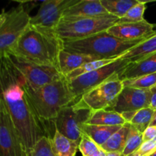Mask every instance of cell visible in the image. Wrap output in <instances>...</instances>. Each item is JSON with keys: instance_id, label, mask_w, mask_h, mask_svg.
I'll return each instance as SVG.
<instances>
[{"instance_id": "cell-15", "label": "cell", "mask_w": 156, "mask_h": 156, "mask_svg": "<svg viewBox=\"0 0 156 156\" xmlns=\"http://www.w3.org/2000/svg\"><path fill=\"white\" fill-rule=\"evenodd\" d=\"M156 73V53L140 60L132 62L120 73V80L132 79Z\"/></svg>"}, {"instance_id": "cell-12", "label": "cell", "mask_w": 156, "mask_h": 156, "mask_svg": "<svg viewBox=\"0 0 156 156\" xmlns=\"http://www.w3.org/2000/svg\"><path fill=\"white\" fill-rule=\"evenodd\" d=\"M150 89H138L123 86L114 106L108 110L120 114H133L143 108L150 107Z\"/></svg>"}, {"instance_id": "cell-38", "label": "cell", "mask_w": 156, "mask_h": 156, "mask_svg": "<svg viewBox=\"0 0 156 156\" xmlns=\"http://www.w3.org/2000/svg\"><path fill=\"white\" fill-rule=\"evenodd\" d=\"M151 156H156V152H155V153H154V154H152V155H151Z\"/></svg>"}, {"instance_id": "cell-4", "label": "cell", "mask_w": 156, "mask_h": 156, "mask_svg": "<svg viewBox=\"0 0 156 156\" xmlns=\"http://www.w3.org/2000/svg\"><path fill=\"white\" fill-rule=\"evenodd\" d=\"M147 37L125 41L110 34L105 30L82 39L62 41V47L65 51L69 53L88 55L101 59H118Z\"/></svg>"}, {"instance_id": "cell-28", "label": "cell", "mask_w": 156, "mask_h": 156, "mask_svg": "<svg viewBox=\"0 0 156 156\" xmlns=\"http://www.w3.org/2000/svg\"><path fill=\"white\" fill-rule=\"evenodd\" d=\"M123 86L138 89H151L156 85V73L123 81Z\"/></svg>"}, {"instance_id": "cell-3", "label": "cell", "mask_w": 156, "mask_h": 156, "mask_svg": "<svg viewBox=\"0 0 156 156\" xmlns=\"http://www.w3.org/2000/svg\"><path fill=\"white\" fill-rule=\"evenodd\" d=\"M26 93L37 117L47 126L53 136V120L59 111L76 99L66 77L37 88H30L26 82Z\"/></svg>"}, {"instance_id": "cell-17", "label": "cell", "mask_w": 156, "mask_h": 156, "mask_svg": "<svg viewBox=\"0 0 156 156\" xmlns=\"http://www.w3.org/2000/svg\"><path fill=\"white\" fill-rule=\"evenodd\" d=\"M156 53V30L152 34L148 37L146 40L136 46L135 47L126 52L120 58L126 59L130 62L140 60Z\"/></svg>"}, {"instance_id": "cell-23", "label": "cell", "mask_w": 156, "mask_h": 156, "mask_svg": "<svg viewBox=\"0 0 156 156\" xmlns=\"http://www.w3.org/2000/svg\"><path fill=\"white\" fill-rule=\"evenodd\" d=\"M63 0H45L43 1L34 16L30 17V24L38 26L46 18L52 15L56 9L62 3Z\"/></svg>"}, {"instance_id": "cell-26", "label": "cell", "mask_w": 156, "mask_h": 156, "mask_svg": "<svg viewBox=\"0 0 156 156\" xmlns=\"http://www.w3.org/2000/svg\"><path fill=\"white\" fill-rule=\"evenodd\" d=\"M117 59H99V60H94L85 63L82 65V66L79 67L75 71L72 72L71 73L68 75L66 77L67 80H70V79H75V78L80 76L82 75L86 74V73H91V72L97 70L98 69L102 68V67L108 65V64L111 63V62H114Z\"/></svg>"}, {"instance_id": "cell-22", "label": "cell", "mask_w": 156, "mask_h": 156, "mask_svg": "<svg viewBox=\"0 0 156 156\" xmlns=\"http://www.w3.org/2000/svg\"><path fill=\"white\" fill-rule=\"evenodd\" d=\"M108 14L121 18L128 11L139 2V0H101Z\"/></svg>"}, {"instance_id": "cell-16", "label": "cell", "mask_w": 156, "mask_h": 156, "mask_svg": "<svg viewBox=\"0 0 156 156\" xmlns=\"http://www.w3.org/2000/svg\"><path fill=\"white\" fill-rule=\"evenodd\" d=\"M99 58L80 53H69L61 50L58 59V69L63 76L66 77L69 73L75 71L85 63L91 61L99 60Z\"/></svg>"}, {"instance_id": "cell-8", "label": "cell", "mask_w": 156, "mask_h": 156, "mask_svg": "<svg viewBox=\"0 0 156 156\" xmlns=\"http://www.w3.org/2000/svg\"><path fill=\"white\" fill-rule=\"evenodd\" d=\"M130 62L129 59L118 58L102 68L67 80L70 90L75 98H80L82 94L102 84L114 75H120Z\"/></svg>"}, {"instance_id": "cell-31", "label": "cell", "mask_w": 156, "mask_h": 156, "mask_svg": "<svg viewBox=\"0 0 156 156\" xmlns=\"http://www.w3.org/2000/svg\"><path fill=\"white\" fill-rule=\"evenodd\" d=\"M156 152V140L153 141L143 142V144L140 147L133 156H151Z\"/></svg>"}, {"instance_id": "cell-9", "label": "cell", "mask_w": 156, "mask_h": 156, "mask_svg": "<svg viewBox=\"0 0 156 156\" xmlns=\"http://www.w3.org/2000/svg\"><path fill=\"white\" fill-rule=\"evenodd\" d=\"M0 156H27L0 91Z\"/></svg>"}, {"instance_id": "cell-36", "label": "cell", "mask_w": 156, "mask_h": 156, "mask_svg": "<svg viewBox=\"0 0 156 156\" xmlns=\"http://www.w3.org/2000/svg\"><path fill=\"white\" fill-rule=\"evenodd\" d=\"M150 126H156V111H155V112H154L153 117H152V120L150 123Z\"/></svg>"}, {"instance_id": "cell-20", "label": "cell", "mask_w": 156, "mask_h": 156, "mask_svg": "<svg viewBox=\"0 0 156 156\" xmlns=\"http://www.w3.org/2000/svg\"><path fill=\"white\" fill-rule=\"evenodd\" d=\"M52 147L55 156H76L79 144L55 129L52 139Z\"/></svg>"}, {"instance_id": "cell-2", "label": "cell", "mask_w": 156, "mask_h": 156, "mask_svg": "<svg viewBox=\"0 0 156 156\" xmlns=\"http://www.w3.org/2000/svg\"><path fill=\"white\" fill-rule=\"evenodd\" d=\"M62 50V41L53 30L29 24L8 55L38 65L58 68L59 55Z\"/></svg>"}, {"instance_id": "cell-33", "label": "cell", "mask_w": 156, "mask_h": 156, "mask_svg": "<svg viewBox=\"0 0 156 156\" xmlns=\"http://www.w3.org/2000/svg\"><path fill=\"white\" fill-rule=\"evenodd\" d=\"M151 99H150V108L154 111H156V85L151 88Z\"/></svg>"}, {"instance_id": "cell-21", "label": "cell", "mask_w": 156, "mask_h": 156, "mask_svg": "<svg viewBox=\"0 0 156 156\" xmlns=\"http://www.w3.org/2000/svg\"><path fill=\"white\" fill-rule=\"evenodd\" d=\"M129 130H130V123H125L118 131L113 134L110 137L109 140L101 147L107 152H114L122 153L124 149Z\"/></svg>"}, {"instance_id": "cell-7", "label": "cell", "mask_w": 156, "mask_h": 156, "mask_svg": "<svg viewBox=\"0 0 156 156\" xmlns=\"http://www.w3.org/2000/svg\"><path fill=\"white\" fill-rule=\"evenodd\" d=\"M118 19L117 17L108 15L96 18L61 21L53 31L62 41L79 40L108 30Z\"/></svg>"}, {"instance_id": "cell-13", "label": "cell", "mask_w": 156, "mask_h": 156, "mask_svg": "<svg viewBox=\"0 0 156 156\" xmlns=\"http://www.w3.org/2000/svg\"><path fill=\"white\" fill-rule=\"evenodd\" d=\"M156 30V24H151L146 19L136 23L117 24L107 31L110 34L125 41H135L150 36Z\"/></svg>"}, {"instance_id": "cell-14", "label": "cell", "mask_w": 156, "mask_h": 156, "mask_svg": "<svg viewBox=\"0 0 156 156\" xmlns=\"http://www.w3.org/2000/svg\"><path fill=\"white\" fill-rule=\"evenodd\" d=\"M110 15L101 0H80L77 4L68 8L63 12L61 21L96 18Z\"/></svg>"}, {"instance_id": "cell-6", "label": "cell", "mask_w": 156, "mask_h": 156, "mask_svg": "<svg viewBox=\"0 0 156 156\" xmlns=\"http://www.w3.org/2000/svg\"><path fill=\"white\" fill-rule=\"evenodd\" d=\"M93 111L79 98L62 108L53 120L55 129L79 145L83 131L82 126L88 123Z\"/></svg>"}, {"instance_id": "cell-29", "label": "cell", "mask_w": 156, "mask_h": 156, "mask_svg": "<svg viewBox=\"0 0 156 156\" xmlns=\"http://www.w3.org/2000/svg\"><path fill=\"white\" fill-rule=\"evenodd\" d=\"M28 156H55L52 147V139L48 136L41 137L30 151Z\"/></svg>"}, {"instance_id": "cell-1", "label": "cell", "mask_w": 156, "mask_h": 156, "mask_svg": "<svg viewBox=\"0 0 156 156\" xmlns=\"http://www.w3.org/2000/svg\"><path fill=\"white\" fill-rule=\"evenodd\" d=\"M25 83V79L9 56L1 58L0 91L28 156L41 137L53 139V136L32 108L24 88Z\"/></svg>"}, {"instance_id": "cell-30", "label": "cell", "mask_w": 156, "mask_h": 156, "mask_svg": "<svg viewBox=\"0 0 156 156\" xmlns=\"http://www.w3.org/2000/svg\"><path fill=\"white\" fill-rule=\"evenodd\" d=\"M101 148L95 142L93 141L86 134L83 133L79 145V150L82 156H89Z\"/></svg>"}, {"instance_id": "cell-34", "label": "cell", "mask_w": 156, "mask_h": 156, "mask_svg": "<svg viewBox=\"0 0 156 156\" xmlns=\"http://www.w3.org/2000/svg\"><path fill=\"white\" fill-rule=\"evenodd\" d=\"M7 17H8V12L5 11L3 9L2 11V12L0 13V28L2 27V26L4 24V23L5 22L6 19H7Z\"/></svg>"}, {"instance_id": "cell-39", "label": "cell", "mask_w": 156, "mask_h": 156, "mask_svg": "<svg viewBox=\"0 0 156 156\" xmlns=\"http://www.w3.org/2000/svg\"><path fill=\"white\" fill-rule=\"evenodd\" d=\"M136 156H141V155H136Z\"/></svg>"}, {"instance_id": "cell-18", "label": "cell", "mask_w": 156, "mask_h": 156, "mask_svg": "<svg viewBox=\"0 0 156 156\" xmlns=\"http://www.w3.org/2000/svg\"><path fill=\"white\" fill-rule=\"evenodd\" d=\"M88 124L101 126H123L126 123L122 114L111 110L93 111Z\"/></svg>"}, {"instance_id": "cell-10", "label": "cell", "mask_w": 156, "mask_h": 156, "mask_svg": "<svg viewBox=\"0 0 156 156\" xmlns=\"http://www.w3.org/2000/svg\"><path fill=\"white\" fill-rule=\"evenodd\" d=\"M120 75H114L101 85L82 94L79 98L92 111L108 110L115 104L123 88Z\"/></svg>"}, {"instance_id": "cell-32", "label": "cell", "mask_w": 156, "mask_h": 156, "mask_svg": "<svg viewBox=\"0 0 156 156\" xmlns=\"http://www.w3.org/2000/svg\"><path fill=\"white\" fill-rule=\"evenodd\" d=\"M143 142L156 140V126H149L143 133Z\"/></svg>"}, {"instance_id": "cell-11", "label": "cell", "mask_w": 156, "mask_h": 156, "mask_svg": "<svg viewBox=\"0 0 156 156\" xmlns=\"http://www.w3.org/2000/svg\"><path fill=\"white\" fill-rule=\"evenodd\" d=\"M7 56H9L14 66L24 76L27 84L30 88H41L65 77L56 67L38 65L22 60L11 55H8Z\"/></svg>"}, {"instance_id": "cell-35", "label": "cell", "mask_w": 156, "mask_h": 156, "mask_svg": "<svg viewBox=\"0 0 156 156\" xmlns=\"http://www.w3.org/2000/svg\"><path fill=\"white\" fill-rule=\"evenodd\" d=\"M89 156H107V152H105V151L101 147L98 150L96 151L94 153H93L92 155Z\"/></svg>"}, {"instance_id": "cell-24", "label": "cell", "mask_w": 156, "mask_h": 156, "mask_svg": "<svg viewBox=\"0 0 156 156\" xmlns=\"http://www.w3.org/2000/svg\"><path fill=\"white\" fill-rule=\"evenodd\" d=\"M155 111L150 107L140 110L134 114L133 117L129 122L133 127L143 133L146 128L150 126Z\"/></svg>"}, {"instance_id": "cell-5", "label": "cell", "mask_w": 156, "mask_h": 156, "mask_svg": "<svg viewBox=\"0 0 156 156\" xmlns=\"http://www.w3.org/2000/svg\"><path fill=\"white\" fill-rule=\"evenodd\" d=\"M33 7L30 2H19L18 6L8 11L7 19L0 28V59L10 53L29 26Z\"/></svg>"}, {"instance_id": "cell-19", "label": "cell", "mask_w": 156, "mask_h": 156, "mask_svg": "<svg viewBox=\"0 0 156 156\" xmlns=\"http://www.w3.org/2000/svg\"><path fill=\"white\" fill-rule=\"evenodd\" d=\"M122 126H101L85 123L82 126L83 133L86 134L99 146L105 144L110 137L121 128Z\"/></svg>"}, {"instance_id": "cell-25", "label": "cell", "mask_w": 156, "mask_h": 156, "mask_svg": "<svg viewBox=\"0 0 156 156\" xmlns=\"http://www.w3.org/2000/svg\"><path fill=\"white\" fill-rule=\"evenodd\" d=\"M143 133L130 124V130L122 152L123 156H133L143 144Z\"/></svg>"}, {"instance_id": "cell-27", "label": "cell", "mask_w": 156, "mask_h": 156, "mask_svg": "<svg viewBox=\"0 0 156 156\" xmlns=\"http://www.w3.org/2000/svg\"><path fill=\"white\" fill-rule=\"evenodd\" d=\"M146 2L140 1L135 6L131 8L127 13L119 18L117 24H125V23H136L144 21V13L146 10Z\"/></svg>"}, {"instance_id": "cell-37", "label": "cell", "mask_w": 156, "mask_h": 156, "mask_svg": "<svg viewBox=\"0 0 156 156\" xmlns=\"http://www.w3.org/2000/svg\"><path fill=\"white\" fill-rule=\"evenodd\" d=\"M107 156H123L122 155V153H120V152H107Z\"/></svg>"}]
</instances>
